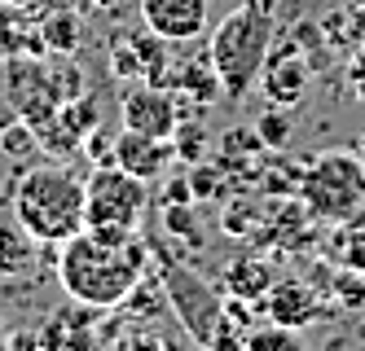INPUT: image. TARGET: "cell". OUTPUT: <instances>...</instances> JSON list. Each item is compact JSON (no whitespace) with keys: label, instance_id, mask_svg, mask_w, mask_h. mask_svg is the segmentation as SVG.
<instances>
[{"label":"cell","instance_id":"obj_18","mask_svg":"<svg viewBox=\"0 0 365 351\" xmlns=\"http://www.w3.org/2000/svg\"><path fill=\"white\" fill-rule=\"evenodd\" d=\"M176 137L185 141V145H176V154H185V158H198V150H202V132H198V127H185V132L176 127Z\"/></svg>","mask_w":365,"mask_h":351},{"label":"cell","instance_id":"obj_16","mask_svg":"<svg viewBox=\"0 0 365 351\" xmlns=\"http://www.w3.org/2000/svg\"><path fill=\"white\" fill-rule=\"evenodd\" d=\"M185 330L180 334H172V325L168 330H137L133 334V351H185Z\"/></svg>","mask_w":365,"mask_h":351},{"label":"cell","instance_id":"obj_17","mask_svg":"<svg viewBox=\"0 0 365 351\" xmlns=\"http://www.w3.org/2000/svg\"><path fill=\"white\" fill-rule=\"evenodd\" d=\"M344 263L352 268V273H361V277H365V224H361V229H352V233L344 237Z\"/></svg>","mask_w":365,"mask_h":351},{"label":"cell","instance_id":"obj_13","mask_svg":"<svg viewBox=\"0 0 365 351\" xmlns=\"http://www.w3.org/2000/svg\"><path fill=\"white\" fill-rule=\"evenodd\" d=\"M273 281H277L273 268L264 259H255V255H242L238 263H229V273H225V285H229V294L238 303H264Z\"/></svg>","mask_w":365,"mask_h":351},{"label":"cell","instance_id":"obj_21","mask_svg":"<svg viewBox=\"0 0 365 351\" xmlns=\"http://www.w3.org/2000/svg\"><path fill=\"white\" fill-rule=\"evenodd\" d=\"M9 351H48V347H44V342H27V338H14Z\"/></svg>","mask_w":365,"mask_h":351},{"label":"cell","instance_id":"obj_1","mask_svg":"<svg viewBox=\"0 0 365 351\" xmlns=\"http://www.w3.org/2000/svg\"><path fill=\"white\" fill-rule=\"evenodd\" d=\"M150 251L137 233H97L80 229L58 246V285L80 308L106 312L137 294L145 281Z\"/></svg>","mask_w":365,"mask_h":351},{"label":"cell","instance_id":"obj_5","mask_svg":"<svg viewBox=\"0 0 365 351\" xmlns=\"http://www.w3.org/2000/svg\"><path fill=\"white\" fill-rule=\"evenodd\" d=\"M150 206V184L119 163H101L84 180V229L97 233H137Z\"/></svg>","mask_w":365,"mask_h":351},{"label":"cell","instance_id":"obj_9","mask_svg":"<svg viewBox=\"0 0 365 351\" xmlns=\"http://www.w3.org/2000/svg\"><path fill=\"white\" fill-rule=\"evenodd\" d=\"M308 58L299 53V44H277L269 48L264 58V70H259L255 84L264 88V97L277 105V110H286V105H299L304 93H308Z\"/></svg>","mask_w":365,"mask_h":351},{"label":"cell","instance_id":"obj_11","mask_svg":"<svg viewBox=\"0 0 365 351\" xmlns=\"http://www.w3.org/2000/svg\"><path fill=\"white\" fill-rule=\"evenodd\" d=\"M264 312H269L273 325L304 330V325H312V320L322 316V303H317V294H312V285L286 277V281H273V290L264 294Z\"/></svg>","mask_w":365,"mask_h":351},{"label":"cell","instance_id":"obj_4","mask_svg":"<svg viewBox=\"0 0 365 351\" xmlns=\"http://www.w3.org/2000/svg\"><path fill=\"white\" fill-rule=\"evenodd\" d=\"M150 259L159 263V285H163V299L176 312V325L190 334V342H198L202 351L212 347V338L225 325V299L212 281H202L194 268L176 263L168 251H150Z\"/></svg>","mask_w":365,"mask_h":351},{"label":"cell","instance_id":"obj_14","mask_svg":"<svg viewBox=\"0 0 365 351\" xmlns=\"http://www.w3.org/2000/svg\"><path fill=\"white\" fill-rule=\"evenodd\" d=\"M242 351H308V342L299 338V330H286V325H259L242 338Z\"/></svg>","mask_w":365,"mask_h":351},{"label":"cell","instance_id":"obj_19","mask_svg":"<svg viewBox=\"0 0 365 351\" xmlns=\"http://www.w3.org/2000/svg\"><path fill=\"white\" fill-rule=\"evenodd\" d=\"M348 79H352V88L365 97V53H356V58H352V66H348Z\"/></svg>","mask_w":365,"mask_h":351},{"label":"cell","instance_id":"obj_15","mask_svg":"<svg viewBox=\"0 0 365 351\" xmlns=\"http://www.w3.org/2000/svg\"><path fill=\"white\" fill-rule=\"evenodd\" d=\"M255 137L264 141L269 150H282L286 141H291V119H286L277 105H273V110H264V115L255 119Z\"/></svg>","mask_w":365,"mask_h":351},{"label":"cell","instance_id":"obj_8","mask_svg":"<svg viewBox=\"0 0 365 351\" xmlns=\"http://www.w3.org/2000/svg\"><path fill=\"white\" fill-rule=\"evenodd\" d=\"M123 115V127L128 132H145V137H159V141H172L176 127H180V110H176V97L159 84H145V88H133L119 105Z\"/></svg>","mask_w":365,"mask_h":351},{"label":"cell","instance_id":"obj_3","mask_svg":"<svg viewBox=\"0 0 365 351\" xmlns=\"http://www.w3.org/2000/svg\"><path fill=\"white\" fill-rule=\"evenodd\" d=\"M269 48H273V5L269 0H251V5L233 9L212 31L207 62H212V70L220 79V93L229 101H242L255 88Z\"/></svg>","mask_w":365,"mask_h":351},{"label":"cell","instance_id":"obj_10","mask_svg":"<svg viewBox=\"0 0 365 351\" xmlns=\"http://www.w3.org/2000/svg\"><path fill=\"white\" fill-rule=\"evenodd\" d=\"M176 158V145L172 141H159V137H145V132H119V141L110 145V163H119L123 172L141 176L145 184H154Z\"/></svg>","mask_w":365,"mask_h":351},{"label":"cell","instance_id":"obj_7","mask_svg":"<svg viewBox=\"0 0 365 351\" xmlns=\"http://www.w3.org/2000/svg\"><path fill=\"white\" fill-rule=\"evenodd\" d=\"M212 5L207 0H141V22L163 44H190L207 31Z\"/></svg>","mask_w":365,"mask_h":351},{"label":"cell","instance_id":"obj_2","mask_svg":"<svg viewBox=\"0 0 365 351\" xmlns=\"http://www.w3.org/2000/svg\"><path fill=\"white\" fill-rule=\"evenodd\" d=\"M14 220L40 246H62L84 229V180L58 163L22 172L14 184Z\"/></svg>","mask_w":365,"mask_h":351},{"label":"cell","instance_id":"obj_6","mask_svg":"<svg viewBox=\"0 0 365 351\" xmlns=\"http://www.w3.org/2000/svg\"><path fill=\"white\" fill-rule=\"evenodd\" d=\"M304 202L322 220H348L365 202V167L352 154H326L317 167L304 176Z\"/></svg>","mask_w":365,"mask_h":351},{"label":"cell","instance_id":"obj_12","mask_svg":"<svg viewBox=\"0 0 365 351\" xmlns=\"http://www.w3.org/2000/svg\"><path fill=\"white\" fill-rule=\"evenodd\" d=\"M36 259H40V241L27 229H22L18 220L0 224V281L31 277L36 273Z\"/></svg>","mask_w":365,"mask_h":351},{"label":"cell","instance_id":"obj_22","mask_svg":"<svg viewBox=\"0 0 365 351\" xmlns=\"http://www.w3.org/2000/svg\"><path fill=\"white\" fill-rule=\"evenodd\" d=\"M9 347H14V334H9L5 320H0V351H9Z\"/></svg>","mask_w":365,"mask_h":351},{"label":"cell","instance_id":"obj_20","mask_svg":"<svg viewBox=\"0 0 365 351\" xmlns=\"http://www.w3.org/2000/svg\"><path fill=\"white\" fill-rule=\"evenodd\" d=\"M190 198H194V189H190V180H185V176L168 184V202H190Z\"/></svg>","mask_w":365,"mask_h":351}]
</instances>
